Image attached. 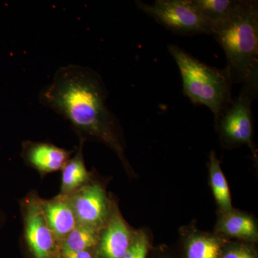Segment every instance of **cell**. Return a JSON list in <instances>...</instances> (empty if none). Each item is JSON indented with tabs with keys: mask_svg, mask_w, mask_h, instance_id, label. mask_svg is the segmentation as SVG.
Masks as SVG:
<instances>
[{
	"mask_svg": "<svg viewBox=\"0 0 258 258\" xmlns=\"http://www.w3.org/2000/svg\"><path fill=\"white\" fill-rule=\"evenodd\" d=\"M39 97L42 106L69 122L79 139L105 144L117 154L125 170L132 171L119 123L107 106L108 91L96 71L76 64L62 66Z\"/></svg>",
	"mask_w": 258,
	"mask_h": 258,
	"instance_id": "obj_1",
	"label": "cell"
},
{
	"mask_svg": "<svg viewBox=\"0 0 258 258\" xmlns=\"http://www.w3.org/2000/svg\"><path fill=\"white\" fill-rule=\"evenodd\" d=\"M212 35L225 51L232 83L258 79L257 1L245 0L235 16L212 28Z\"/></svg>",
	"mask_w": 258,
	"mask_h": 258,
	"instance_id": "obj_2",
	"label": "cell"
},
{
	"mask_svg": "<svg viewBox=\"0 0 258 258\" xmlns=\"http://www.w3.org/2000/svg\"><path fill=\"white\" fill-rule=\"evenodd\" d=\"M168 50L179 68L185 96L208 107L217 121L232 102L233 83L228 70L208 66L177 45H169Z\"/></svg>",
	"mask_w": 258,
	"mask_h": 258,
	"instance_id": "obj_3",
	"label": "cell"
},
{
	"mask_svg": "<svg viewBox=\"0 0 258 258\" xmlns=\"http://www.w3.org/2000/svg\"><path fill=\"white\" fill-rule=\"evenodd\" d=\"M42 202L36 190L20 200L25 253L28 258H60V244L47 224Z\"/></svg>",
	"mask_w": 258,
	"mask_h": 258,
	"instance_id": "obj_4",
	"label": "cell"
},
{
	"mask_svg": "<svg viewBox=\"0 0 258 258\" xmlns=\"http://www.w3.org/2000/svg\"><path fill=\"white\" fill-rule=\"evenodd\" d=\"M139 10L174 33L212 35V27L192 0H156L152 4L137 1Z\"/></svg>",
	"mask_w": 258,
	"mask_h": 258,
	"instance_id": "obj_5",
	"label": "cell"
},
{
	"mask_svg": "<svg viewBox=\"0 0 258 258\" xmlns=\"http://www.w3.org/2000/svg\"><path fill=\"white\" fill-rule=\"evenodd\" d=\"M258 79L242 85L240 95L232 101L217 120L222 139L226 144L252 146V101L257 97Z\"/></svg>",
	"mask_w": 258,
	"mask_h": 258,
	"instance_id": "obj_6",
	"label": "cell"
},
{
	"mask_svg": "<svg viewBox=\"0 0 258 258\" xmlns=\"http://www.w3.org/2000/svg\"><path fill=\"white\" fill-rule=\"evenodd\" d=\"M69 198L78 224L101 231L108 220L112 206L103 185L93 179Z\"/></svg>",
	"mask_w": 258,
	"mask_h": 258,
	"instance_id": "obj_7",
	"label": "cell"
},
{
	"mask_svg": "<svg viewBox=\"0 0 258 258\" xmlns=\"http://www.w3.org/2000/svg\"><path fill=\"white\" fill-rule=\"evenodd\" d=\"M134 235L117 205L112 203L109 217L100 232L96 258H121L130 247Z\"/></svg>",
	"mask_w": 258,
	"mask_h": 258,
	"instance_id": "obj_8",
	"label": "cell"
},
{
	"mask_svg": "<svg viewBox=\"0 0 258 258\" xmlns=\"http://www.w3.org/2000/svg\"><path fill=\"white\" fill-rule=\"evenodd\" d=\"M74 152L48 142L25 141L22 144L21 157L26 165L45 176L62 170Z\"/></svg>",
	"mask_w": 258,
	"mask_h": 258,
	"instance_id": "obj_9",
	"label": "cell"
},
{
	"mask_svg": "<svg viewBox=\"0 0 258 258\" xmlns=\"http://www.w3.org/2000/svg\"><path fill=\"white\" fill-rule=\"evenodd\" d=\"M42 205L47 224L60 244L78 224L69 196L58 194L50 200L42 199Z\"/></svg>",
	"mask_w": 258,
	"mask_h": 258,
	"instance_id": "obj_10",
	"label": "cell"
},
{
	"mask_svg": "<svg viewBox=\"0 0 258 258\" xmlns=\"http://www.w3.org/2000/svg\"><path fill=\"white\" fill-rule=\"evenodd\" d=\"M85 141L79 139V145L62 169L59 195L69 196L87 184L93 179V173L88 170L85 163L83 147Z\"/></svg>",
	"mask_w": 258,
	"mask_h": 258,
	"instance_id": "obj_11",
	"label": "cell"
},
{
	"mask_svg": "<svg viewBox=\"0 0 258 258\" xmlns=\"http://www.w3.org/2000/svg\"><path fill=\"white\" fill-rule=\"evenodd\" d=\"M212 28L235 16L245 0H192Z\"/></svg>",
	"mask_w": 258,
	"mask_h": 258,
	"instance_id": "obj_12",
	"label": "cell"
},
{
	"mask_svg": "<svg viewBox=\"0 0 258 258\" xmlns=\"http://www.w3.org/2000/svg\"><path fill=\"white\" fill-rule=\"evenodd\" d=\"M224 214L217 226L218 231L230 237L244 240H257V227L252 217L232 210Z\"/></svg>",
	"mask_w": 258,
	"mask_h": 258,
	"instance_id": "obj_13",
	"label": "cell"
},
{
	"mask_svg": "<svg viewBox=\"0 0 258 258\" xmlns=\"http://www.w3.org/2000/svg\"><path fill=\"white\" fill-rule=\"evenodd\" d=\"M209 170L210 185L217 205L224 213L232 211V202L228 184L220 167V161L214 152H211L210 154Z\"/></svg>",
	"mask_w": 258,
	"mask_h": 258,
	"instance_id": "obj_14",
	"label": "cell"
},
{
	"mask_svg": "<svg viewBox=\"0 0 258 258\" xmlns=\"http://www.w3.org/2000/svg\"><path fill=\"white\" fill-rule=\"evenodd\" d=\"M101 231L77 224L60 244V251L78 252L96 249Z\"/></svg>",
	"mask_w": 258,
	"mask_h": 258,
	"instance_id": "obj_15",
	"label": "cell"
},
{
	"mask_svg": "<svg viewBox=\"0 0 258 258\" xmlns=\"http://www.w3.org/2000/svg\"><path fill=\"white\" fill-rule=\"evenodd\" d=\"M222 244L218 239L210 235H198L188 240L186 258H219Z\"/></svg>",
	"mask_w": 258,
	"mask_h": 258,
	"instance_id": "obj_16",
	"label": "cell"
},
{
	"mask_svg": "<svg viewBox=\"0 0 258 258\" xmlns=\"http://www.w3.org/2000/svg\"><path fill=\"white\" fill-rule=\"evenodd\" d=\"M149 242L143 233H135L128 250L121 258H147Z\"/></svg>",
	"mask_w": 258,
	"mask_h": 258,
	"instance_id": "obj_17",
	"label": "cell"
},
{
	"mask_svg": "<svg viewBox=\"0 0 258 258\" xmlns=\"http://www.w3.org/2000/svg\"><path fill=\"white\" fill-rule=\"evenodd\" d=\"M221 258H256L253 252L245 246L231 247L222 254Z\"/></svg>",
	"mask_w": 258,
	"mask_h": 258,
	"instance_id": "obj_18",
	"label": "cell"
},
{
	"mask_svg": "<svg viewBox=\"0 0 258 258\" xmlns=\"http://www.w3.org/2000/svg\"><path fill=\"white\" fill-rule=\"evenodd\" d=\"M96 249L78 251V252L60 251V258H96Z\"/></svg>",
	"mask_w": 258,
	"mask_h": 258,
	"instance_id": "obj_19",
	"label": "cell"
},
{
	"mask_svg": "<svg viewBox=\"0 0 258 258\" xmlns=\"http://www.w3.org/2000/svg\"><path fill=\"white\" fill-rule=\"evenodd\" d=\"M7 221H8V215H7L6 212L5 211L4 208L2 205L1 200H0V232H1L3 227H5Z\"/></svg>",
	"mask_w": 258,
	"mask_h": 258,
	"instance_id": "obj_20",
	"label": "cell"
}]
</instances>
